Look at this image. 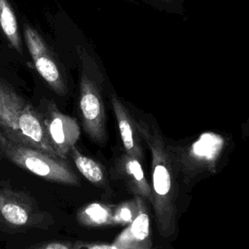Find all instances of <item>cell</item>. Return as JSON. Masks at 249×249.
<instances>
[{
    "instance_id": "6da1fadb",
    "label": "cell",
    "mask_w": 249,
    "mask_h": 249,
    "mask_svg": "<svg viewBox=\"0 0 249 249\" xmlns=\"http://www.w3.org/2000/svg\"><path fill=\"white\" fill-rule=\"evenodd\" d=\"M137 131L152 155V206L157 228L163 238L177 231L179 167L171 143L162 134L156 121L131 111Z\"/></svg>"
},
{
    "instance_id": "7a4b0ae2",
    "label": "cell",
    "mask_w": 249,
    "mask_h": 249,
    "mask_svg": "<svg viewBox=\"0 0 249 249\" xmlns=\"http://www.w3.org/2000/svg\"><path fill=\"white\" fill-rule=\"evenodd\" d=\"M0 129L14 144L58 157L48 139L41 114L10 89L0 96Z\"/></svg>"
},
{
    "instance_id": "3957f363",
    "label": "cell",
    "mask_w": 249,
    "mask_h": 249,
    "mask_svg": "<svg viewBox=\"0 0 249 249\" xmlns=\"http://www.w3.org/2000/svg\"><path fill=\"white\" fill-rule=\"evenodd\" d=\"M179 174L185 184L191 186L208 174H214L228 149L227 139L212 131L201 133L186 145L171 144Z\"/></svg>"
},
{
    "instance_id": "277c9868",
    "label": "cell",
    "mask_w": 249,
    "mask_h": 249,
    "mask_svg": "<svg viewBox=\"0 0 249 249\" xmlns=\"http://www.w3.org/2000/svg\"><path fill=\"white\" fill-rule=\"evenodd\" d=\"M4 158L16 165L49 181L69 185H80V179L66 160L9 140L1 149Z\"/></svg>"
},
{
    "instance_id": "5b68a950",
    "label": "cell",
    "mask_w": 249,
    "mask_h": 249,
    "mask_svg": "<svg viewBox=\"0 0 249 249\" xmlns=\"http://www.w3.org/2000/svg\"><path fill=\"white\" fill-rule=\"evenodd\" d=\"M0 223L15 231L48 229L53 218L26 193L0 185Z\"/></svg>"
},
{
    "instance_id": "8992f818",
    "label": "cell",
    "mask_w": 249,
    "mask_h": 249,
    "mask_svg": "<svg viewBox=\"0 0 249 249\" xmlns=\"http://www.w3.org/2000/svg\"><path fill=\"white\" fill-rule=\"evenodd\" d=\"M79 107L83 127L88 136L97 145H106V112L101 88L88 74L81 76Z\"/></svg>"
},
{
    "instance_id": "52a82bcc",
    "label": "cell",
    "mask_w": 249,
    "mask_h": 249,
    "mask_svg": "<svg viewBox=\"0 0 249 249\" xmlns=\"http://www.w3.org/2000/svg\"><path fill=\"white\" fill-rule=\"evenodd\" d=\"M48 139L56 155L67 160L69 151L80 137V126L76 119L62 113L55 103L49 101L41 114Z\"/></svg>"
},
{
    "instance_id": "ba28073f",
    "label": "cell",
    "mask_w": 249,
    "mask_h": 249,
    "mask_svg": "<svg viewBox=\"0 0 249 249\" xmlns=\"http://www.w3.org/2000/svg\"><path fill=\"white\" fill-rule=\"evenodd\" d=\"M24 40L28 52L33 59L35 68L48 86L58 95L66 92L65 83L51 53L41 36L30 26L24 29Z\"/></svg>"
},
{
    "instance_id": "9c48e42d",
    "label": "cell",
    "mask_w": 249,
    "mask_h": 249,
    "mask_svg": "<svg viewBox=\"0 0 249 249\" xmlns=\"http://www.w3.org/2000/svg\"><path fill=\"white\" fill-rule=\"evenodd\" d=\"M141 163L138 159L124 152L114 160L112 176L122 180L135 196L152 202V188L146 179Z\"/></svg>"
},
{
    "instance_id": "30bf717a",
    "label": "cell",
    "mask_w": 249,
    "mask_h": 249,
    "mask_svg": "<svg viewBox=\"0 0 249 249\" xmlns=\"http://www.w3.org/2000/svg\"><path fill=\"white\" fill-rule=\"evenodd\" d=\"M112 109L114 111L117 125L124 147V152L138 159L141 162L145 159L142 139L137 131L131 110L115 93L110 95Z\"/></svg>"
},
{
    "instance_id": "8fae6325",
    "label": "cell",
    "mask_w": 249,
    "mask_h": 249,
    "mask_svg": "<svg viewBox=\"0 0 249 249\" xmlns=\"http://www.w3.org/2000/svg\"><path fill=\"white\" fill-rule=\"evenodd\" d=\"M139 210L136 217L116 237L113 244L127 249H153L150 216L146 201L138 196Z\"/></svg>"
},
{
    "instance_id": "7c38bea8",
    "label": "cell",
    "mask_w": 249,
    "mask_h": 249,
    "mask_svg": "<svg viewBox=\"0 0 249 249\" xmlns=\"http://www.w3.org/2000/svg\"><path fill=\"white\" fill-rule=\"evenodd\" d=\"M68 156L71 157L79 172L96 187L110 190L104 167L93 159L83 155L75 146L71 148Z\"/></svg>"
},
{
    "instance_id": "4fadbf2b",
    "label": "cell",
    "mask_w": 249,
    "mask_h": 249,
    "mask_svg": "<svg viewBox=\"0 0 249 249\" xmlns=\"http://www.w3.org/2000/svg\"><path fill=\"white\" fill-rule=\"evenodd\" d=\"M114 206L93 202L82 207L77 213V220L87 227H104L113 225Z\"/></svg>"
},
{
    "instance_id": "5bb4252c",
    "label": "cell",
    "mask_w": 249,
    "mask_h": 249,
    "mask_svg": "<svg viewBox=\"0 0 249 249\" xmlns=\"http://www.w3.org/2000/svg\"><path fill=\"white\" fill-rule=\"evenodd\" d=\"M0 27L13 48L21 54L22 47L17 18L7 0H0Z\"/></svg>"
},
{
    "instance_id": "9a60e30c",
    "label": "cell",
    "mask_w": 249,
    "mask_h": 249,
    "mask_svg": "<svg viewBox=\"0 0 249 249\" xmlns=\"http://www.w3.org/2000/svg\"><path fill=\"white\" fill-rule=\"evenodd\" d=\"M139 210L138 196L126 200L117 206L113 210V225H128L136 217Z\"/></svg>"
},
{
    "instance_id": "2e32d148",
    "label": "cell",
    "mask_w": 249,
    "mask_h": 249,
    "mask_svg": "<svg viewBox=\"0 0 249 249\" xmlns=\"http://www.w3.org/2000/svg\"><path fill=\"white\" fill-rule=\"evenodd\" d=\"M72 245L75 249H127V248H121L119 246H116L113 243H99V242L77 241Z\"/></svg>"
},
{
    "instance_id": "e0dca14e",
    "label": "cell",
    "mask_w": 249,
    "mask_h": 249,
    "mask_svg": "<svg viewBox=\"0 0 249 249\" xmlns=\"http://www.w3.org/2000/svg\"><path fill=\"white\" fill-rule=\"evenodd\" d=\"M27 249H75L72 244H67L64 242H43L36 244L34 246H30Z\"/></svg>"
},
{
    "instance_id": "ac0fdd59",
    "label": "cell",
    "mask_w": 249,
    "mask_h": 249,
    "mask_svg": "<svg viewBox=\"0 0 249 249\" xmlns=\"http://www.w3.org/2000/svg\"><path fill=\"white\" fill-rule=\"evenodd\" d=\"M7 141H8V139L5 137L4 133H3L2 130L0 129V150H1L2 147L7 143Z\"/></svg>"
},
{
    "instance_id": "d6986e66",
    "label": "cell",
    "mask_w": 249,
    "mask_h": 249,
    "mask_svg": "<svg viewBox=\"0 0 249 249\" xmlns=\"http://www.w3.org/2000/svg\"><path fill=\"white\" fill-rule=\"evenodd\" d=\"M7 89H8V88L3 87V86H1V85H0V96H1V95H2L6 90H7Z\"/></svg>"
},
{
    "instance_id": "ffe728a7",
    "label": "cell",
    "mask_w": 249,
    "mask_h": 249,
    "mask_svg": "<svg viewBox=\"0 0 249 249\" xmlns=\"http://www.w3.org/2000/svg\"><path fill=\"white\" fill-rule=\"evenodd\" d=\"M3 158H4V155L2 154V152H1V150H0V160L3 159Z\"/></svg>"
}]
</instances>
